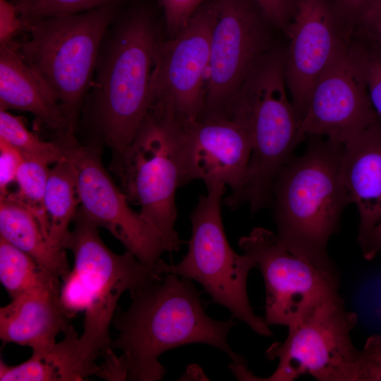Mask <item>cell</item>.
I'll return each instance as SVG.
<instances>
[{"label": "cell", "instance_id": "obj_1", "mask_svg": "<svg viewBox=\"0 0 381 381\" xmlns=\"http://www.w3.org/2000/svg\"><path fill=\"white\" fill-rule=\"evenodd\" d=\"M200 292L191 280L167 273L130 294L126 310L117 307L111 324L119 332L110 349L123 352L128 361L127 380L157 381L166 368L162 353L190 344H205L225 352L236 365L246 364L227 342L234 317L225 321L210 318L205 312Z\"/></svg>", "mask_w": 381, "mask_h": 381}, {"label": "cell", "instance_id": "obj_2", "mask_svg": "<svg viewBox=\"0 0 381 381\" xmlns=\"http://www.w3.org/2000/svg\"><path fill=\"white\" fill-rule=\"evenodd\" d=\"M306 152L279 171L272 186L277 238L318 269L337 274L327 253L344 209L351 202L341 179V144L310 136Z\"/></svg>", "mask_w": 381, "mask_h": 381}, {"label": "cell", "instance_id": "obj_3", "mask_svg": "<svg viewBox=\"0 0 381 381\" xmlns=\"http://www.w3.org/2000/svg\"><path fill=\"white\" fill-rule=\"evenodd\" d=\"M115 20L100 47L89 101L99 135L119 152L134 140L150 108L153 70L162 40L146 9Z\"/></svg>", "mask_w": 381, "mask_h": 381}, {"label": "cell", "instance_id": "obj_4", "mask_svg": "<svg viewBox=\"0 0 381 381\" xmlns=\"http://www.w3.org/2000/svg\"><path fill=\"white\" fill-rule=\"evenodd\" d=\"M116 4L23 23L30 37L17 44L18 51L59 104L73 132L102 41L116 18Z\"/></svg>", "mask_w": 381, "mask_h": 381}, {"label": "cell", "instance_id": "obj_5", "mask_svg": "<svg viewBox=\"0 0 381 381\" xmlns=\"http://www.w3.org/2000/svg\"><path fill=\"white\" fill-rule=\"evenodd\" d=\"M115 154L113 169L128 201L140 205V216L162 235L167 252L179 250L175 195L184 186L180 123L150 109L132 143Z\"/></svg>", "mask_w": 381, "mask_h": 381}, {"label": "cell", "instance_id": "obj_6", "mask_svg": "<svg viewBox=\"0 0 381 381\" xmlns=\"http://www.w3.org/2000/svg\"><path fill=\"white\" fill-rule=\"evenodd\" d=\"M225 187L211 186L200 196L190 216L192 234L182 260L169 265L160 259L155 270L159 274H175L198 282L211 296L210 303L228 308L255 333L270 336L272 331L264 318L254 313L247 294L248 276L257 267L256 262L248 253H235L226 236L221 215Z\"/></svg>", "mask_w": 381, "mask_h": 381}, {"label": "cell", "instance_id": "obj_7", "mask_svg": "<svg viewBox=\"0 0 381 381\" xmlns=\"http://www.w3.org/2000/svg\"><path fill=\"white\" fill-rule=\"evenodd\" d=\"M73 222L74 228L66 249L73 254V270L83 284L87 301L80 349L85 363L96 375L97 358L110 349L109 329L121 296L126 291L131 294L163 274L142 264L128 250L122 255L111 250L101 239L99 227L79 207Z\"/></svg>", "mask_w": 381, "mask_h": 381}, {"label": "cell", "instance_id": "obj_8", "mask_svg": "<svg viewBox=\"0 0 381 381\" xmlns=\"http://www.w3.org/2000/svg\"><path fill=\"white\" fill-rule=\"evenodd\" d=\"M356 323L339 290L328 294L287 327L284 341L267 350L268 359L279 364L260 380L292 381L308 373L319 381H354L359 350L351 332Z\"/></svg>", "mask_w": 381, "mask_h": 381}, {"label": "cell", "instance_id": "obj_9", "mask_svg": "<svg viewBox=\"0 0 381 381\" xmlns=\"http://www.w3.org/2000/svg\"><path fill=\"white\" fill-rule=\"evenodd\" d=\"M207 90L199 119L224 116L255 62L276 45L278 30L254 0H212ZM280 31V30H279Z\"/></svg>", "mask_w": 381, "mask_h": 381}, {"label": "cell", "instance_id": "obj_10", "mask_svg": "<svg viewBox=\"0 0 381 381\" xmlns=\"http://www.w3.org/2000/svg\"><path fill=\"white\" fill-rule=\"evenodd\" d=\"M54 140L73 166L80 198L79 208L98 227L107 229L144 265L155 269L165 242L128 201L104 168L97 146L81 145L73 132L55 133Z\"/></svg>", "mask_w": 381, "mask_h": 381}, {"label": "cell", "instance_id": "obj_11", "mask_svg": "<svg viewBox=\"0 0 381 381\" xmlns=\"http://www.w3.org/2000/svg\"><path fill=\"white\" fill-rule=\"evenodd\" d=\"M214 20L213 1H206L177 35L162 40L153 70L150 108L167 112L181 123L200 117Z\"/></svg>", "mask_w": 381, "mask_h": 381}, {"label": "cell", "instance_id": "obj_12", "mask_svg": "<svg viewBox=\"0 0 381 381\" xmlns=\"http://www.w3.org/2000/svg\"><path fill=\"white\" fill-rule=\"evenodd\" d=\"M377 119L368 94L365 49L353 34L314 85L299 132L303 138L320 136L342 145Z\"/></svg>", "mask_w": 381, "mask_h": 381}, {"label": "cell", "instance_id": "obj_13", "mask_svg": "<svg viewBox=\"0 0 381 381\" xmlns=\"http://www.w3.org/2000/svg\"><path fill=\"white\" fill-rule=\"evenodd\" d=\"M285 77L299 123L312 90L337 52L353 37L354 27L333 0H290ZM300 126V125H299Z\"/></svg>", "mask_w": 381, "mask_h": 381}, {"label": "cell", "instance_id": "obj_14", "mask_svg": "<svg viewBox=\"0 0 381 381\" xmlns=\"http://www.w3.org/2000/svg\"><path fill=\"white\" fill-rule=\"evenodd\" d=\"M238 245L255 260L265 289V321L288 327L328 294L339 290L338 274L322 271L284 246L272 231L255 227Z\"/></svg>", "mask_w": 381, "mask_h": 381}, {"label": "cell", "instance_id": "obj_15", "mask_svg": "<svg viewBox=\"0 0 381 381\" xmlns=\"http://www.w3.org/2000/svg\"><path fill=\"white\" fill-rule=\"evenodd\" d=\"M180 140L184 185L201 180L207 188L223 184L231 192L241 186L252 142L238 123L224 116L180 123Z\"/></svg>", "mask_w": 381, "mask_h": 381}, {"label": "cell", "instance_id": "obj_16", "mask_svg": "<svg viewBox=\"0 0 381 381\" xmlns=\"http://www.w3.org/2000/svg\"><path fill=\"white\" fill-rule=\"evenodd\" d=\"M59 279L47 277L0 308L2 341L27 346L32 351L56 343V336L64 332L71 319L61 303Z\"/></svg>", "mask_w": 381, "mask_h": 381}, {"label": "cell", "instance_id": "obj_17", "mask_svg": "<svg viewBox=\"0 0 381 381\" xmlns=\"http://www.w3.org/2000/svg\"><path fill=\"white\" fill-rule=\"evenodd\" d=\"M339 169L360 216L358 243L363 250L381 221V123L377 119L341 145Z\"/></svg>", "mask_w": 381, "mask_h": 381}, {"label": "cell", "instance_id": "obj_18", "mask_svg": "<svg viewBox=\"0 0 381 381\" xmlns=\"http://www.w3.org/2000/svg\"><path fill=\"white\" fill-rule=\"evenodd\" d=\"M0 109L31 113L54 133L73 132L61 106L13 41L0 44Z\"/></svg>", "mask_w": 381, "mask_h": 381}, {"label": "cell", "instance_id": "obj_19", "mask_svg": "<svg viewBox=\"0 0 381 381\" xmlns=\"http://www.w3.org/2000/svg\"><path fill=\"white\" fill-rule=\"evenodd\" d=\"M64 338L44 350L32 351L26 361L15 366L0 362L1 381H81L95 375L84 361L80 341L69 324L63 332Z\"/></svg>", "mask_w": 381, "mask_h": 381}, {"label": "cell", "instance_id": "obj_20", "mask_svg": "<svg viewBox=\"0 0 381 381\" xmlns=\"http://www.w3.org/2000/svg\"><path fill=\"white\" fill-rule=\"evenodd\" d=\"M0 236L29 255L49 275L62 279L70 271L65 250L50 243L29 210L7 198L0 199Z\"/></svg>", "mask_w": 381, "mask_h": 381}, {"label": "cell", "instance_id": "obj_21", "mask_svg": "<svg viewBox=\"0 0 381 381\" xmlns=\"http://www.w3.org/2000/svg\"><path fill=\"white\" fill-rule=\"evenodd\" d=\"M80 198L75 173L65 157L49 169L44 193V207L49 221V241L57 249L66 250L69 224L73 222Z\"/></svg>", "mask_w": 381, "mask_h": 381}, {"label": "cell", "instance_id": "obj_22", "mask_svg": "<svg viewBox=\"0 0 381 381\" xmlns=\"http://www.w3.org/2000/svg\"><path fill=\"white\" fill-rule=\"evenodd\" d=\"M23 158L16 181L18 190L9 193L4 198L16 202L29 210L49 239V225L44 207V193L50 168L42 161Z\"/></svg>", "mask_w": 381, "mask_h": 381}, {"label": "cell", "instance_id": "obj_23", "mask_svg": "<svg viewBox=\"0 0 381 381\" xmlns=\"http://www.w3.org/2000/svg\"><path fill=\"white\" fill-rule=\"evenodd\" d=\"M50 276L29 255L0 236V280L12 298Z\"/></svg>", "mask_w": 381, "mask_h": 381}, {"label": "cell", "instance_id": "obj_24", "mask_svg": "<svg viewBox=\"0 0 381 381\" xmlns=\"http://www.w3.org/2000/svg\"><path fill=\"white\" fill-rule=\"evenodd\" d=\"M0 139L18 150L23 157L40 160L49 165L65 157L55 140H42L28 131L20 117L2 109H0Z\"/></svg>", "mask_w": 381, "mask_h": 381}, {"label": "cell", "instance_id": "obj_25", "mask_svg": "<svg viewBox=\"0 0 381 381\" xmlns=\"http://www.w3.org/2000/svg\"><path fill=\"white\" fill-rule=\"evenodd\" d=\"M121 0H13L22 23L90 11Z\"/></svg>", "mask_w": 381, "mask_h": 381}, {"label": "cell", "instance_id": "obj_26", "mask_svg": "<svg viewBox=\"0 0 381 381\" xmlns=\"http://www.w3.org/2000/svg\"><path fill=\"white\" fill-rule=\"evenodd\" d=\"M354 381H381V334L368 337L359 350Z\"/></svg>", "mask_w": 381, "mask_h": 381}, {"label": "cell", "instance_id": "obj_27", "mask_svg": "<svg viewBox=\"0 0 381 381\" xmlns=\"http://www.w3.org/2000/svg\"><path fill=\"white\" fill-rule=\"evenodd\" d=\"M353 34L368 49L381 55V0L363 15Z\"/></svg>", "mask_w": 381, "mask_h": 381}, {"label": "cell", "instance_id": "obj_28", "mask_svg": "<svg viewBox=\"0 0 381 381\" xmlns=\"http://www.w3.org/2000/svg\"><path fill=\"white\" fill-rule=\"evenodd\" d=\"M207 0H160L170 37L177 35Z\"/></svg>", "mask_w": 381, "mask_h": 381}, {"label": "cell", "instance_id": "obj_29", "mask_svg": "<svg viewBox=\"0 0 381 381\" xmlns=\"http://www.w3.org/2000/svg\"><path fill=\"white\" fill-rule=\"evenodd\" d=\"M61 279L60 300L71 318L76 313L85 310L87 303L86 291L81 279L73 269Z\"/></svg>", "mask_w": 381, "mask_h": 381}, {"label": "cell", "instance_id": "obj_30", "mask_svg": "<svg viewBox=\"0 0 381 381\" xmlns=\"http://www.w3.org/2000/svg\"><path fill=\"white\" fill-rule=\"evenodd\" d=\"M23 156L18 150L0 139V199L10 193L8 187L16 181Z\"/></svg>", "mask_w": 381, "mask_h": 381}, {"label": "cell", "instance_id": "obj_31", "mask_svg": "<svg viewBox=\"0 0 381 381\" xmlns=\"http://www.w3.org/2000/svg\"><path fill=\"white\" fill-rule=\"evenodd\" d=\"M365 49V70L370 100L381 123V55Z\"/></svg>", "mask_w": 381, "mask_h": 381}, {"label": "cell", "instance_id": "obj_32", "mask_svg": "<svg viewBox=\"0 0 381 381\" xmlns=\"http://www.w3.org/2000/svg\"><path fill=\"white\" fill-rule=\"evenodd\" d=\"M102 357L103 362L99 365L96 375L110 381L128 380L129 366L123 354L117 357L114 350L109 349Z\"/></svg>", "mask_w": 381, "mask_h": 381}, {"label": "cell", "instance_id": "obj_33", "mask_svg": "<svg viewBox=\"0 0 381 381\" xmlns=\"http://www.w3.org/2000/svg\"><path fill=\"white\" fill-rule=\"evenodd\" d=\"M23 30V24L12 2L0 0V42L13 41L14 36Z\"/></svg>", "mask_w": 381, "mask_h": 381}, {"label": "cell", "instance_id": "obj_34", "mask_svg": "<svg viewBox=\"0 0 381 381\" xmlns=\"http://www.w3.org/2000/svg\"><path fill=\"white\" fill-rule=\"evenodd\" d=\"M272 23L284 32L291 18V7L289 0H254Z\"/></svg>", "mask_w": 381, "mask_h": 381}, {"label": "cell", "instance_id": "obj_35", "mask_svg": "<svg viewBox=\"0 0 381 381\" xmlns=\"http://www.w3.org/2000/svg\"><path fill=\"white\" fill-rule=\"evenodd\" d=\"M378 1L380 0H333L354 28L363 15Z\"/></svg>", "mask_w": 381, "mask_h": 381}, {"label": "cell", "instance_id": "obj_36", "mask_svg": "<svg viewBox=\"0 0 381 381\" xmlns=\"http://www.w3.org/2000/svg\"><path fill=\"white\" fill-rule=\"evenodd\" d=\"M362 251L363 256L367 260L373 259L378 253L381 252V221L372 230Z\"/></svg>", "mask_w": 381, "mask_h": 381}, {"label": "cell", "instance_id": "obj_37", "mask_svg": "<svg viewBox=\"0 0 381 381\" xmlns=\"http://www.w3.org/2000/svg\"><path fill=\"white\" fill-rule=\"evenodd\" d=\"M289 2H290V0H289Z\"/></svg>", "mask_w": 381, "mask_h": 381}]
</instances>
